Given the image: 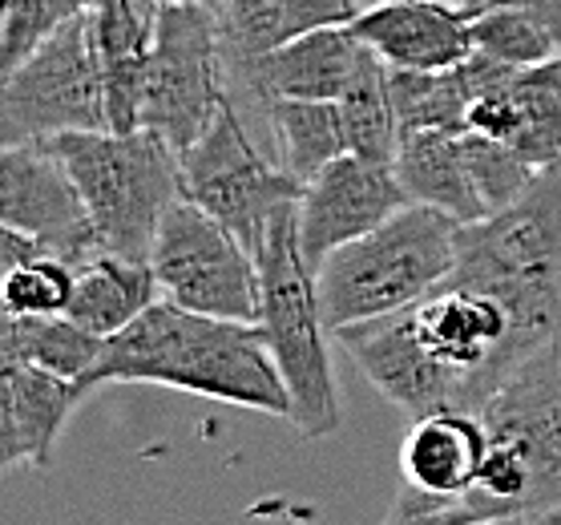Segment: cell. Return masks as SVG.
Here are the masks:
<instances>
[{"label":"cell","instance_id":"11","mask_svg":"<svg viewBox=\"0 0 561 525\" xmlns=\"http://www.w3.org/2000/svg\"><path fill=\"white\" fill-rule=\"evenodd\" d=\"M0 222L33 235L49 255L65 263H90L102 251L93 215L69 170L41 146L21 141L0 155Z\"/></svg>","mask_w":561,"mask_h":525},{"label":"cell","instance_id":"14","mask_svg":"<svg viewBox=\"0 0 561 525\" xmlns=\"http://www.w3.org/2000/svg\"><path fill=\"white\" fill-rule=\"evenodd\" d=\"M352 33L392 69H448L477 49L469 16L453 0H376Z\"/></svg>","mask_w":561,"mask_h":525},{"label":"cell","instance_id":"23","mask_svg":"<svg viewBox=\"0 0 561 525\" xmlns=\"http://www.w3.org/2000/svg\"><path fill=\"white\" fill-rule=\"evenodd\" d=\"M510 98V141L534 167L561 158V57L517 69L505 85Z\"/></svg>","mask_w":561,"mask_h":525},{"label":"cell","instance_id":"22","mask_svg":"<svg viewBox=\"0 0 561 525\" xmlns=\"http://www.w3.org/2000/svg\"><path fill=\"white\" fill-rule=\"evenodd\" d=\"M388 93L396 105L400 138L421 134V129L465 134L469 105L477 102L460 65H448V69H392L388 65Z\"/></svg>","mask_w":561,"mask_h":525},{"label":"cell","instance_id":"3","mask_svg":"<svg viewBox=\"0 0 561 525\" xmlns=\"http://www.w3.org/2000/svg\"><path fill=\"white\" fill-rule=\"evenodd\" d=\"M460 222L436 206H400L376 231L323 259L316 271L328 332L409 308L457 271Z\"/></svg>","mask_w":561,"mask_h":525},{"label":"cell","instance_id":"26","mask_svg":"<svg viewBox=\"0 0 561 525\" xmlns=\"http://www.w3.org/2000/svg\"><path fill=\"white\" fill-rule=\"evenodd\" d=\"M469 25L477 49L497 57V61L517 65V69H529V65L561 57V41L541 21L517 13V9H489V13L469 16Z\"/></svg>","mask_w":561,"mask_h":525},{"label":"cell","instance_id":"12","mask_svg":"<svg viewBox=\"0 0 561 525\" xmlns=\"http://www.w3.org/2000/svg\"><path fill=\"white\" fill-rule=\"evenodd\" d=\"M409 206V194L388 162H371L359 155H340L319 170L299 194V247L311 267H323V259L340 251L359 235L376 231L380 222Z\"/></svg>","mask_w":561,"mask_h":525},{"label":"cell","instance_id":"32","mask_svg":"<svg viewBox=\"0 0 561 525\" xmlns=\"http://www.w3.org/2000/svg\"><path fill=\"white\" fill-rule=\"evenodd\" d=\"M146 9H162V4H170V0H141Z\"/></svg>","mask_w":561,"mask_h":525},{"label":"cell","instance_id":"1","mask_svg":"<svg viewBox=\"0 0 561 525\" xmlns=\"http://www.w3.org/2000/svg\"><path fill=\"white\" fill-rule=\"evenodd\" d=\"M81 385L90 392L102 385H162L291 421V392L263 323L203 316L167 295L105 340Z\"/></svg>","mask_w":561,"mask_h":525},{"label":"cell","instance_id":"20","mask_svg":"<svg viewBox=\"0 0 561 525\" xmlns=\"http://www.w3.org/2000/svg\"><path fill=\"white\" fill-rule=\"evenodd\" d=\"M271 141H275L279 167L307 186L328 162L347 155V126L340 102L275 98L271 102Z\"/></svg>","mask_w":561,"mask_h":525},{"label":"cell","instance_id":"4","mask_svg":"<svg viewBox=\"0 0 561 525\" xmlns=\"http://www.w3.org/2000/svg\"><path fill=\"white\" fill-rule=\"evenodd\" d=\"M85 198L102 251L150 259L167 210L182 194L179 150L158 129H69L41 138Z\"/></svg>","mask_w":561,"mask_h":525},{"label":"cell","instance_id":"17","mask_svg":"<svg viewBox=\"0 0 561 525\" xmlns=\"http://www.w3.org/2000/svg\"><path fill=\"white\" fill-rule=\"evenodd\" d=\"M153 21H158V9H146L141 0H102L93 9V41H98L105 102H110V129H122V134L141 126Z\"/></svg>","mask_w":561,"mask_h":525},{"label":"cell","instance_id":"10","mask_svg":"<svg viewBox=\"0 0 561 525\" xmlns=\"http://www.w3.org/2000/svg\"><path fill=\"white\" fill-rule=\"evenodd\" d=\"M477 412L489 441L510 448L529 473L525 522H561V340L525 356Z\"/></svg>","mask_w":561,"mask_h":525},{"label":"cell","instance_id":"9","mask_svg":"<svg viewBox=\"0 0 561 525\" xmlns=\"http://www.w3.org/2000/svg\"><path fill=\"white\" fill-rule=\"evenodd\" d=\"M150 263L162 283V295L182 308L259 323L263 311L259 255L227 222H218L186 194H179L162 218Z\"/></svg>","mask_w":561,"mask_h":525},{"label":"cell","instance_id":"24","mask_svg":"<svg viewBox=\"0 0 561 525\" xmlns=\"http://www.w3.org/2000/svg\"><path fill=\"white\" fill-rule=\"evenodd\" d=\"M340 114L347 126V150L392 167L400 150V122H396V105L388 93V65L371 49H364L356 78L340 98Z\"/></svg>","mask_w":561,"mask_h":525},{"label":"cell","instance_id":"30","mask_svg":"<svg viewBox=\"0 0 561 525\" xmlns=\"http://www.w3.org/2000/svg\"><path fill=\"white\" fill-rule=\"evenodd\" d=\"M465 16L489 13V9H517V13L534 16L561 41V0H453Z\"/></svg>","mask_w":561,"mask_h":525},{"label":"cell","instance_id":"18","mask_svg":"<svg viewBox=\"0 0 561 525\" xmlns=\"http://www.w3.org/2000/svg\"><path fill=\"white\" fill-rule=\"evenodd\" d=\"M392 170L409 194V203L436 206V210L457 218L460 227L481 222L489 215L477 186H472L460 134H453V129H421V134L400 138Z\"/></svg>","mask_w":561,"mask_h":525},{"label":"cell","instance_id":"28","mask_svg":"<svg viewBox=\"0 0 561 525\" xmlns=\"http://www.w3.org/2000/svg\"><path fill=\"white\" fill-rule=\"evenodd\" d=\"M222 61H259L263 53L291 41L283 0H218Z\"/></svg>","mask_w":561,"mask_h":525},{"label":"cell","instance_id":"8","mask_svg":"<svg viewBox=\"0 0 561 525\" xmlns=\"http://www.w3.org/2000/svg\"><path fill=\"white\" fill-rule=\"evenodd\" d=\"M182 194L227 222L251 251L267 239L271 218L287 203H299L304 182H295L271 150H259L255 129L247 126L234 105H222L203 138L179 155Z\"/></svg>","mask_w":561,"mask_h":525},{"label":"cell","instance_id":"21","mask_svg":"<svg viewBox=\"0 0 561 525\" xmlns=\"http://www.w3.org/2000/svg\"><path fill=\"white\" fill-rule=\"evenodd\" d=\"M105 347V335L81 328L69 316H4L0 323V364H37L85 380Z\"/></svg>","mask_w":561,"mask_h":525},{"label":"cell","instance_id":"6","mask_svg":"<svg viewBox=\"0 0 561 525\" xmlns=\"http://www.w3.org/2000/svg\"><path fill=\"white\" fill-rule=\"evenodd\" d=\"M69 129H110L102 61L93 41V9L53 28L25 61L4 69L0 141L21 146Z\"/></svg>","mask_w":561,"mask_h":525},{"label":"cell","instance_id":"15","mask_svg":"<svg viewBox=\"0 0 561 525\" xmlns=\"http://www.w3.org/2000/svg\"><path fill=\"white\" fill-rule=\"evenodd\" d=\"M85 397L93 392L73 376L37 364H0V465H53L65 424Z\"/></svg>","mask_w":561,"mask_h":525},{"label":"cell","instance_id":"25","mask_svg":"<svg viewBox=\"0 0 561 525\" xmlns=\"http://www.w3.org/2000/svg\"><path fill=\"white\" fill-rule=\"evenodd\" d=\"M460 146H465V162H469L472 186H477L489 215H497V210L517 203V198L534 186L537 170H541V167H534L522 150H513L510 141L477 134V129H465V134H460Z\"/></svg>","mask_w":561,"mask_h":525},{"label":"cell","instance_id":"27","mask_svg":"<svg viewBox=\"0 0 561 525\" xmlns=\"http://www.w3.org/2000/svg\"><path fill=\"white\" fill-rule=\"evenodd\" d=\"M77 267L61 255H37L21 267L4 271L0 308L4 316H65L73 299Z\"/></svg>","mask_w":561,"mask_h":525},{"label":"cell","instance_id":"31","mask_svg":"<svg viewBox=\"0 0 561 525\" xmlns=\"http://www.w3.org/2000/svg\"><path fill=\"white\" fill-rule=\"evenodd\" d=\"M37 255H49V251H45L33 235L0 222V271H13V267H21V263H28V259H37Z\"/></svg>","mask_w":561,"mask_h":525},{"label":"cell","instance_id":"19","mask_svg":"<svg viewBox=\"0 0 561 525\" xmlns=\"http://www.w3.org/2000/svg\"><path fill=\"white\" fill-rule=\"evenodd\" d=\"M153 299H162V283L153 275L150 259H129L117 251H98L90 263L77 267L73 299H69V320L90 328L98 335L122 332L134 323Z\"/></svg>","mask_w":561,"mask_h":525},{"label":"cell","instance_id":"5","mask_svg":"<svg viewBox=\"0 0 561 525\" xmlns=\"http://www.w3.org/2000/svg\"><path fill=\"white\" fill-rule=\"evenodd\" d=\"M299 203H287L271 218L267 239L259 247V275H263V311L259 323L267 332L287 392H291V424L299 436L319 441L340 429V397L335 372L328 356V323L319 308L316 267L299 247Z\"/></svg>","mask_w":561,"mask_h":525},{"label":"cell","instance_id":"29","mask_svg":"<svg viewBox=\"0 0 561 525\" xmlns=\"http://www.w3.org/2000/svg\"><path fill=\"white\" fill-rule=\"evenodd\" d=\"M283 13H287L291 37H299V33H311V28L352 25L364 9L356 0H283Z\"/></svg>","mask_w":561,"mask_h":525},{"label":"cell","instance_id":"13","mask_svg":"<svg viewBox=\"0 0 561 525\" xmlns=\"http://www.w3.org/2000/svg\"><path fill=\"white\" fill-rule=\"evenodd\" d=\"M335 344L356 359V368L368 376L371 388L409 421L436 409H460V385L428 356V347L412 328L409 308L347 323L335 332Z\"/></svg>","mask_w":561,"mask_h":525},{"label":"cell","instance_id":"7","mask_svg":"<svg viewBox=\"0 0 561 525\" xmlns=\"http://www.w3.org/2000/svg\"><path fill=\"white\" fill-rule=\"evenodd\" d=\"M227 105V61L218 0H170L153 21V49L141 93V126L186 150Z\"/></svg>","mask_w":561,"mask_h":525},{"label":"cell","instance_id":"2","mask_svg":"<svg viewBox=\"0 0 561 525\" xmlns=\"http://www.w3.org/2000/svg\"><path fill=\"white\" fill-rule=\"evenodd\" d=\"M448 279L493 295L525 352L561 340V158L537 170L513 206L460 227Z\"/></svg>","mask_w":561,"mask_h":525},{"label":"cell","instance_id":"16","mask_svg":"<svg viewBox=\"0 0 561 525\" xmlns=\"http://www.w3.org/2000/svg\"><path fill=\"white\" fill-rule=\"evenodd\" d=\"M489 457V429L472 409H436L416 416L400 445L404 486L440 501V522L460 498H469L481 481Z\"/></svg>","mask_w":561,"mask_h":525}]
</instances>
